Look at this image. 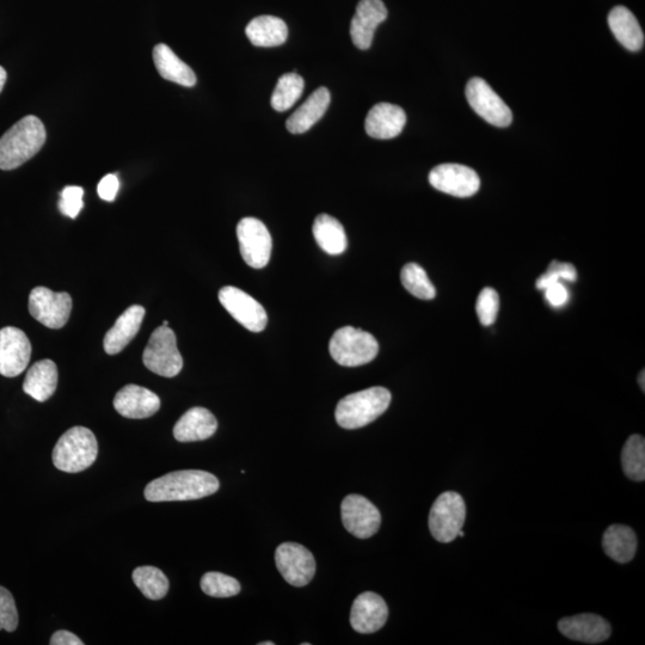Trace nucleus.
Masks as SVG:
<instances>
[{"label":"nucleus","mask_w":645,"mask_h":645,"mask_svg":"<svg viewBox=\"0 0 645 645\" xmlns=\"http://www.w3.org/2000/svg\"><path fill=\"white\" fill-rule=\"evenodd\" d=\"M219 490L218 478L201 470L168 473L147 484L145 499L150 502L192 501L204 499Z\"/></svg>","instance_id":"nucleus-1"},{"label":"nucleus","mask_w":645,"mask_h":645,"mask_svg":"<svg viewBox=\"0 0 645 645\" xmlns=\"http://www.w3.org/2000/svg\"><path fill=\"white\" fill-rule=\"evenodd\" d=\"M47 139L46 128L36 116L29 115L0 138V170L20 168L38 155Z\"/></svg>","instance_id":"nucleus-2"},{"label":"nucleus","mask_w":645,"mask_h":645,"mask_svg":"<svg viewBox=\"0 0 645 645\" xmlns=\"http://www.w3.org/2000/svg\"><path fill=\"white\" fill-rule=\"evenodd\" d=\"M391 398V392L379 386L352 393L337 404L336 422L344 429L366 427L385 413Z\"/></svg>","instance_id":"nucleus-3"},{"label":"nucleus","mask_w":645,"mask_h":645,"mask_svg":"<svg viewBox=\"0 0 645 645\" xmlns=\"http://www.w3.org/2000/svg\"><path fill=\"white\" fill-rule=\"evenodd\" d=\"M97 454L95 434L85 427H73L58 440L52 458L58 470L78 473L89 469L96 462Z\"/></svg>","instance_id":"nucleus-4"},{"label":"nucleus","mask_w":645,"mask_h":645,"mask_svg":"<svg viewBox=\"0 0 645 645\" xmlns=\"http://www.w3.org/2000/svg\"><path fill=\"white\" fill-rule=\"evenodd\" d=\"M329 352L337 364L344 367H358L370 364L377 358L379 344L376 337L367 331L344 327L331 337Z\"/></svg>","instance_id":"nucleus-5"},{"label":"nucleus","mask_w":645,"mask_h":645,"mask_svg":"<svg viewBox=\"0 0 645 645\" xmlns=\"http://www.w3.org/2000/svg\"><path fill=\"white\" fill-rule=\"evenodd\" d=\"M147 370L165 378H174L183 368V359L177 348L174 331L169 327H159L153 331L143 354Z\"/></svg>","instance_id":"nucleus-6"},{"label":"nucleus","mask_w":645,"mask_h":645,"mask_svg":"<svg viewBox=\"0 0 645 645\" xmlns=\"http://www.w3.org/2000/svg\"><path fill=\"white\" fill-rule=\"evenodd\" d=\"M466 505L463 497L447 491L435 500L429 513V530L440 543H451L463 530Z\"/></svg>","instance_id":"nucleus-7"},{"label":"nucleus","mask_w":645,"mask_h":645,"mask_svg":"<svg viewBox=\"0 0 645 645\" xmlns=\"http://www.w3.org/2000/svg\"><path fill=\"white\" fill-rule=\"evenodd\" d=\"M72 311L69 293H55L46 287H36L29 296V312L39 323L49 329L64 328Z\"/></svg>","instance_id":"nucleus-8"},{"label":"nucleus","mask_w":645,"mask_h":645,"mask_svg":"<svg viewBox=\"0 0 645 645\" xmlns=\"http://www.w3.org/2000/svg\"><path fill=\"white\" fill-rule=\"evenodd\" d=\"M237 237L244 262L251 268L266 267L273 249L266 225L256 218H244L237 225Z\"/></svg>","instance_id":"nucleus-9"},{"label":"nucleus","mask_w":645,"mask_h":645,"mask_svg":"<svg viewBox=\"0 0 645 645\" xmlns=\"http://www.w3.org/2000/svg\"><path fill=\"white\" fill-rule=\"evenodd\" d=\"M466 98L471 108L488 124L501 128L512 124V110L484 79H471L466 85Z\"/></svg>","instance_id":"nucleus-10"},{"label":"nucleus","mask_w":645,"mask_h":645,"mask_svg":"<svg viewBox=\"0 0 645 645\" xmlns=\"http://www.w3.org/2000/svg\"><path fill=\"white\" fill-rule=\"evenodd\" d=\"M275 563L281 576L294 587L309 585L316 574L315 557L297 543L281 544L275 551Z\"/></svg>","instance_id":"nucleus-11"},{"label":"nucleus","mask_w":645,"mask_h":645,"mask_svg":"<svg viewBox=\"0 0 645 645\" xmlns=\"http://www.w3.org/2000/svg\"><path fill=\"white\" fill-rule=\"evenodd\" d=\"M219 300L224 309L253 333H261L267 327L268 316L263 306L237 287L225 286L219 291Z\"/></svg>","instance_id":"nucleus-12"},{"label":"nucleus","mask_w":645,"mask_h":645,"mask_svg":"<svg viewBox=\"0 0 645 645\" xmlns=\"http://www.w3.org/2000/svg\"><path fill=\"white\" fill-rule=\"evenodd\" d=\"M342 522L352 536L367 539L382 525L379 509L361 495H348L341 505Z\"/></svg>","instance_id":"nucleus-13"},{"label":"nucleus","mask_w":645,"mask_h":645,"mask_svg":"<svg viewBox=\"0 0 645 645\" xmlns=\"http://www.w3.org/2000/svg\"><path fill=\"white\" fill-rule=\"evenodd\" d=\"M429 183L439 192L470 198L481 188V180L475 170L460 164H441L429 174Z\"/></svg>","instance_id":"nucleus-14"},{"label":"nucleus","mask_w":645,"mask_h":645,"mask_svg":"<svg viewBox=\"0 0 645 645\" xmlns=\"http://www.w3.org/2000/svg\"><path fill=\"white\" fill-rule=\"evenodd\" d=\"M32 358V344L24 331L14 327L0 330V374L6 378L20 376Z\"/></svg>","instance_id":"nucleus-15"},{"label":"nucleus","mask_w":645,"mask_h":645,"mask_svg":"<svg viewBox=\"0 0 645 645\" xmlns=\"http://www.w3.org/2000/svg\"><path fill=\"white\" fill-rule=\"evenodd\" d=\"M386 18L387 9L383 0H360L350 22V38L354 45L361 51L370 48L376 29Z\"/></svg>","instance_id":"nucleus-16"},{"label":"nucleus","mask_w":645,"mask_h":645,"mask_svg":"<svg viewBox=\"0 0 645 645\" xmlns=\"http://www.w3.org/2000/svg\"><path fill=\"white\" fill-rule=\"evenodd\" d=\"M389 618V608L380 595L366 592L355 599L350 611V625L359 634H374Z\"/></svg>","instance_id":"nucleus-17"},{"label":"nucleus","mask_w":645,"mask_h":645,"mask_svg":"<svg viewBox=\"0 0 645 645\" xmlns=\"http://www.w3.org/2000/svg\"><path fill=\"white\" fill-rule=\"evenodd\" d=\"M114 408L126 419L143 420L157 413L161 399L155 392L139 385H127L116 393Z\"/></svg>","instance_id":"nucleus-18"},{"label":"nucleus","mask_w":645,"mask_h":645,"mask_svg":"<svg viewBox=\"0 0 645 645\" xmlns=\"http://www.w3.org/2000/svg\"><path fill=\"white\" fill-rule=\"evenodd\" d=\"M558 630L570 640L589 644L605 642L612 634L610 623L597 614L591 613L559 620Z\"/></svg>","instance_id":"nucleus-19"},{"label":"nucleus","mask_w":645,"mask_h":645,"mask_svg":"<svg viewBox=\"0 0 645 645\" xmlns=\"http://www.w3.org/2000/svg\"><path fill=\"white\" fill-rule=\"evenodd\" d=\"M407 115L401 107L391 103H379L368 113L365 128L374 139H393L403 132Z\"/></svg>","instance_id":"nucleus-20"},{"label":"nucleus","mask_w":645,"mask_h":645,"mask_svg":"<svg viewBox=\"0 0 645 645\" xmlns=\"http://www.w3.org/2000/svg\"><path fill=\"white\" fill-rule=\"evenodd\" d=\"M145 313L144 307L140 305L128 307L122 313L118 321L115 322L114 327L104 336L103 348L107 354H119L128 346V343L139 333Z\"/></svg>","instance_id":"nucleus-21"},{"label":"nucleus","mask_w":645,"mask_h":645,"mask_svg":"<svg viewBox=\"0 0 645 645\" xmlns=\"http://www.w3.org/2000/svg\"><path fill=\"white\" fill-rule=\"evenodd\" d=\"M218 421L210 410L192 408L177 421L174 436L180 442L202 441L212 438L217 432Z\"/></svg>","instance_id":"nucleus-22"},{"label":"nucleus","mask_w":645,"mask_h":645,"mask_svg":"<svg viewBox=\"0 0 645 645\" xmlns=\"http://www.w3.org/2000/svg\"><path fill=\"white\" fill-rule=\"evenodd\" d=\"M331 95L327 88H319L294 112L286 122L288 132L301 134L321 120L330 106Z\"/></svg>","instance_id":"nucleus-23"},{"label":"nucleus","mask_w":645,"mask_h":645,"mask_svg":"<svg viewBox=\"0 0 645 645\" xmlns=\"http://www.w3.org/2000/svg\"><path fill=\"white\" fill-rule=\"evenodd\" d=\"M58 367L52 360L36 362L27 373L23 391L38 402H46L58 386Z\"/></svg>","instance_id":"nucleus-24"},{"label":"nucleus","mask_w":645,"mask_h":645,"mask_svg":"<svg viewBox=\"0 0 645 645\" xmlns=\"http://www.w3.org/2000/svg\"><path fill=\"white\" fill-rule=\"evenodd\" d=\"M608 26L616 39L631 52L644 46V33L637 18L625 6H616L608 15Z\"/></svg>","instance_id":"nucleus-25"},{"label":"nucleus","mask_w":645,"mask_h":645,"mask_svg":"<svg viewBox=\"0 0 645 645\" xmlns=\"http://www.w3.org/2000/svg\"><path fill=\"white\" fill-rule=\"evenodd\" d=\"M153 61H155L159 75L167 81L187 86V88H192L196 84L194 71L164 43H159L153 49Z\"/></svg>","instance_id":"nucleus-26"},{"label":"nucleus","mask_w":645,"mask_h":645,"mask_svg":"<svg viewBox=\"0 0 645 645\" xmlns=\"http://www.w3.org/2000/svg\"><path fill=\"white\" fill-rule=\"evenodd\" d=\"M245 34L256 47H276L287 41L288 28L279 17L258 16L248 24Z\"/></svg>","instance_id":"nucleus-27"},{"label":"nucleus","mask_w":645,"mask_h":645,"mask_svg":"<svg viewBox=\"0 0 645 645\" xmlns=\"http://www.w3.org/2000/svg\"><path fill=\"white\" fill-rule=\"evenodd\" d=\"M313 237L325 253L331 256L341 255L346 251L348 241L346 231L339 220L329 214H319L313 223Z\"/></svg>","instance_id":"nucleus-28"},{"label":"nucleus","mask_w":645,"mask_h":645,"mask_svg":"<svg viewBox=\"0 0 645 645\" xmlns=\"http://www.w3.org/2000/svg\"><path fill=\"white\" fill-rule=\"evenodd\" d=\"M602 548L606 555L618 563H628L634 559L637 551V537L632 528L624 525H613L607 528Z\"/></svg>","instance_id":"nucleus-29"},{"label":"nucleus","mask_w":645,"mask_h":645,"mask_svg":"<svg viewBox=\"0 0 645 645\" xmlns=\"http://www.w3.org/2000/svg\"><path fill=\"white\" fill-rule=\"evenodd\" d=\"M133 581L140 592L150 600H161L169 592V580L161 569L146 565L133 571Z\"/></svg>","instance_id":"nucleus-30"},{"label":"nucleus","mask_w":645,"mask_h":645,"mask_svg":"<svg viewBox=\"0 0 645 645\" xmlns=\"http://www.w3.org/2000/svg\"><path fill=\"white\" fill-rule=\"evenodd\" d=\"M305 82L298 73L291 72L279 79L278 85L273 92L272 107L276 112H286L297 103L303 95Z\"/></svg>","instance_id":"nucleus-31"},{"label":"nucleus","mask_w":645,"mask_h":645,"mask_svg":"<svg viewBox=\"0 0 645 645\" xmlns=\"http://www.w3.org/2000/svg\"><path fill=\"white\" fill-rule=\"evenodd\" d=\"M622 465L626 476L632 481L645 479V440L641 435H632L625 442L622 452Z\"/></svg>","instance_id":"nucleus-32"},{"label":"nucleus","mask_w":645,"mask_h":645,"mask_svg":"<svg viewBox=\"0 0 645 645\" xmlns=\"http://www.w3.org/2000/svg\"><path fill=\"white\" fill-rule=\"evenodd\" d=\"M402 284L410 294L422 300H432L436 296V290L432 281L429 280L426 270L419 264L408 263L402 269Z\"/></svg>","instance_id":"nucleus-33"},{"label":"nucleus","mask_w":645,"mask_h":645,"mask_svg":"<svg viewBox=\"0 0 645 645\" xmlns=\"http://www.w3.org/2000/svg\"><path fill=\"white\" fill-rule=\"evenodd\" d=\"M202 592L212 598H231L241 592V585L236 579L221 573H207L201 579Z\"/></svg>","instance_id":"nucleus-34"},{"label":"nucleus","mask_w":645,"mask_h":645,"mask_svg":"<svg viewBox=\"0 0 645 645\" xmlns=\"http://www.w3.org/2000/svg\"><path fill=\"white\" fill-rule=\"evenodd\" d=\"M500 310V297L494 288L487 287L479 293L476 303V311L479 322L484 327L494 324L499 315Z\"/></svg>","instance_id":"nucleus-35"},{"label":"nucleus","mask_w":645,"mask_h":645,"mask_svg":"<svg viewBox=\"0 0 645 645\" xmlns=\"http://www.w3.org/2000/svg\"><path fill=\"white\" fill-rule=\"evenodd\" d=\"M84 189L77 186L64 188L60 194L59 210L66 217L76 219L79 212L83 210Z\"/></svg>","instance_id":"nucleus-36"},{"label":"nucleus","mask_w":645,"mask_h":645,"mask_svg":"<svg viewBox=\"0 0 645 645\" xmlns=\"http://www.w3.org/2000/svg\"><path fill=\"white\" fill-rule=\"evenodd\" d=\"M18 626V613L14 597L8 589L0 587V630L14 632Z\"/></svg>","instance_id":"nucleus-37"},{"label":"nucleus","mask_w":645,"mask_h":645,"mask_svg":"<svg viewBox=\"0 0 645 645\" xmlns=\"http://www.w3.org/2000/svg\"><path fill=\"white\" fill-rule=\"evenodd\" d=\"M120 188L119 178L116 175L104 176L98 183L97 192L104 201L113 202Z\"/></svg>","instance_id":"nucleus-38"},{"label":"nucleus","mask_w":645,"mask_h":645,"mask_svg":"<svg viewBox=\"0 0 645 645\" xmlns=\"http://www.w3.org/2000/svg\"><path fill=\"white\" fill-rule=\"evenodd\" d=\"M544 292L545 298L551 306L562 307L568 303L569 292L561 281L545 288Z\"/></svg>","instance_id":"nucleus-39"},{"label":"nucleus","mask_w":645,"mask_h":645,"mask_svg":"<svg viewBox=\"0 0 645 645\" xmlns=\"http://www.w3.org/2000/svg\"><path fill=\"white\" fill-rule=\"evenodd\" d=\"M550 268L555 270L561 280L567 282H575L577 280V272L573 264L554 261L551 262Z\"/></svg>","instance_id":"nucleus-40"},{"label":"nucleus","mask_w":645,"mask_h":645,"mask_svg":"<svg viewBox=\"0 0 645 645\" xmlns=\"http://www.w3.org/2000/svg\"><path fill=\"white\" fill-rule=\"evenodd\" d=\"M51 645H83L81 638L70 631L60 630L55 632L51 638Z\"/></svg>","instance_id":"nucleus-41"},{"label":"nucleus","mask_w":645,"mask_h":645,"mask_svg":"<svg viewBox=\"0 0 645 645\" xmlns=\"http://www.w3.org/2000/svg\"><path fill=\"white\" fill-rule=\"evenodd\" d=\"M6 78H8V75H6L4 67L0 66V92L4 89Z\"/></svg>","instance_id":"nucleus-42"},{"label":"nucleus","mask_w":645,"mask_h":645,"mask_svg":"<svg viewBox=\"0 0 645 645\" xmlns=\"http://www.w3.org/2000/svg\"><path fill=\"white\" fill-rule=\"evenodd\" d=\"M644 377H645V372L642 371L640 374V377H638V384L642 387V390H645V383H644Z\"/></svg>","instance_id":"nucleus-43"},{"label":"nucleus","mask_w":645,"mask_h":645,"mask_svg":"<svg viewBox=\"0 0 645 645\" xmlns=\"http://www.w3.org/2000/svg\"><path fill=\"white\" fill-rule=\"evenodd\" d=\"M274 642H262L260 645H274Z\"/></svg>","instance_id":"nucleus-44"},{"label":"nucleus","mask_w":645,"mask_h":645,"mask_svg":"<svg viewBox=\"0 0 645 645\" xmlns=\"http://www.w3.org/2000/svg\"><path fill=\"white\" fill-rule=\"evenodd\" d=\"M163 327H169V322H168V321H164V322H163Z\"/></svg>","instance_id":"nucleus-45"}]
</instances>
